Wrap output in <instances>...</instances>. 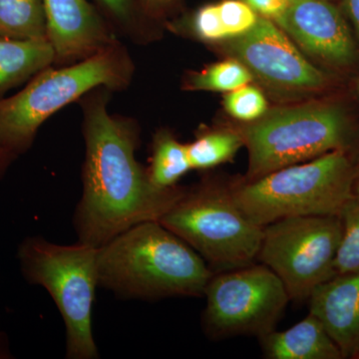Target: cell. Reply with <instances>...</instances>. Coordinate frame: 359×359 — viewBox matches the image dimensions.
<instances>
[{
  "instance_id": "1",
  "label": "cell",
  "mask_w": 359,
  "mask_h": 359,
  "mask_svg": "<svg viewBox=\"0 0 359 359\" xmlns=\"http://www.w3.org/2000/svg\"><path fill=\"white\" fill-rule=\"evenodd\" d=\"M113 92L99 87L82 97L83 192L73 217L78 242L99 248L135 224L160 219L186 188L161 189L137 160L141 129L134 118L108 109Z\"/></svg>"
},
{
  "instance_id": "2",
  "label": "cell",
  "mask_w": 359,
  "mask_h": 359,
  "mask_svg": "<svg viewBox=\"0 0 359 359\" xmlns=\"http://www.w3.org/2000/svg\"><path fill=\"white\" fill-rule=\"evenodd\" d=\"M99 287L122 299L203 297L214 275L202 257L159 221L144 222L97 252Z\"/></svg>"
},
{
  "instance_id": "3",
  "label": "cell",
  "mask_w": 359,
  "mask_h": 359,
  "mask_svg": "<svg viewBox=\"0 0 359 359\" xmlns=\"http://www.w3.org/2000/svg\"><path fill=\"white\" fill-rule=\"evenodd\" d=\"M135 72L133 58L120 40L74 65L45 68L15 95L0 100V147L18 157L25 154L51 116L99 87L126 91Z\"/></svg>"
},
{
  "instance_id": "4",
  "label": "cell",
  "mask_w": 359,
  "mask_h": 359,
  "mask_svg": "<svg viewBox=\"0 0 359 359\" xmlns=\"http://www.w3.org/2000/svg\"><path fill=\"white\" fill-rule=\"evenodd\" d=\"M358 167L346 150L231 185L233 199L254 223L304 216H339L354 198Z\"/></svg>"
},
{
  "instance_id": "5",
  "label": "cell",
  "mask_w": 359,
  "mask_h": 359,
  "mask_svg": "<svg viewBox=\"0 0 359 359\" xmlns=\"http://www.w3.org/2000/svg\"><path fill=\"white\" fill-rule=\"evenodd\" d=\"M98 248L78 242L57 245L39 237L23 240L18 250L21 273L30 285L44 287L66 328V358L97 359L92 309L99 285Z\"/></svg>"
},
{
  "instance_id": "6",
  "label": "cell",
  "mask_w": 359,
  "mask_h": 359,
  "mask_svg": "<svg viewBox=\"0 0 359 359\" xmlns=\"http://www.w3.org/2000/svg\"><path fill=\"white\" fill-rule=\"evenodd\" d=\"M159 222L193 248L215 273L256 263L264 228L243 212L231 186L203 182L186 188Z\"/></svg>"
},
{
  "instance_id": "7",
  "label": "cell",
  "mask_w": 359,
  "mask_h": 359,
  "mask_svg": "<svg viewBox=\"0 0 359 359\" xmlns=\"http://www.w3.org/2000/svg\"><path fill=\"white\" fill-rule=\"evenodd\" d=\"M249 152L243 181H252L282 168L306 162L351 143L346 116L339 106L308 103L266 111L240 130Z\"/></svg>"
},
{
  "instance_id": "8",
  "label": "cell",
  "mask_w": 359,
  "mask_h": 359,
  "mask_svg": "<svg viewBox=\"0 0 359 359\" xmlns=\"http://www.w3.org/2000/svg\"><path fill=\"white\" fill-rule=\"evenodd\" d=\"M203 297V330L214 340L261 339L276 330L290 302L282 280L262 263L214 273Z\"/></svg>"
},
{
  "instance_id": "9",
  "label": "cell",
  "mask_w": 359,
  "mask_h": 359,
  "mask_svg": "<svg viewBox=\"0 0 359 359\" xmlns=\"http://www.w3.org/2000/svg\"><path fill=\"white\" fill-rule=\"evenodd\" d=\"M341 236L340 216L278 219L264 226L257 259L280 278L290 301H309L318 285L335 276Z\"/></svg>"
},
{
  "instance_id": "10",
  "label": "cell",
  "mask_w": 359,
  "mask_h": 359,
  "mask_svg": "<svg viewBox=\"0 0 359 359\" xmlns=\"http://www.w3.org/2000/svg\"><path fill=\"white\" fill-rule=\"evenodd\" d=\"M223 47L252 76L273 88L311 91L327 84L325 73L302 55L282 28L264 16L245 34L224 40Z\"/></svg>"
},
{
  "instance_id": "11",
  "label": "cell",
  "mask_w": 359,
  "mask_h": 359,
  "mask_svg": "<svg viewBox=\"0 0 359 359\" xmlns=\"http://www.w3.org/2000/svg\"><path fill=\"white\" fill-rule=\"evenodd\" d=\"M54 65H74L117 42V33L88 0H43Z\"/></svg>"
},
{
  "instance_id": "12",
  "label": "cell",
  "mask_w": 359,
  "mask_h": 359,
  "mask_svg": "<svg viewBox=\"0 0 359 359\" xmlns=\"http://www.w3.org/2000/svg\"><path fill=\"white\" fill-rule=\"evenodd\" d=\"M275 22L302 49L327 62L347 65L355 58L348 25L330 0H290Z\"/></svg>"
},
{
  "instance_id": "13",
  "label": "cell",
  "mask_w": 359,
  "mask_h": 359,
  "mask_svg": "<svg viewBox=\"0 0 359 359\" xmlns=\"http://www.w3.org/2000/svg\"><path fill=\"white\" fill-rule=\"evenodd\" d=\"M309 313L327 328L344 358L359 355V271L335 276L309 299Z\"/></svg>"
},
{
  "instance_id": "14",
  "label": "cell",
  "mask_w": 359,
  "mask_h": 359,
  "mask_svg": "<svg viewBox=\"0 0 359 359\" xmlns=\"http://www.w3.org/2000/svg\"><path fill=\"white\" fill-rule=\"evenodd\" d=\"M259 339L269 359H342L341 351L327 328L314 314L283 332H273Z\"/></svg>"
},
{
  "instance_id": "15",
  "label": "cell",
  "mask_w": 359,
  "mask_h": 359,
  "mask_svg": "<svg viewBox=\"0 0 359 359\" xmlns=\"http://www.w3.org/2000/svg\"><path fill=\"white\" fill-rule=\"evenodd\" d=\"M51 65H54V52L47 40H20L0 35V100L7 92L27 83Z\"/></svg>"
},
{
  "instance_id": "16",
  "label": "cell",
  "mask_w": 359,
  "mask_h": 359,
  "mask_svg": "<svg viewBox=\"0 0 359 359\" xmlns=\"http://www.w3.org/2000/svg\"><path fill=\"white\" fill-rule=\"evenodd\" d=\"M191 170L187 144L181 143L169 130H158L153 137L148 167L152 183L161 189L173 188Z\"/></svg>"
},
{
  "instance_id": "17",
  "label": "cell",
  "mask_w": 359,
  "mask_h": 359,
  "mask_svg": "<svg viewBox=\"0 0 359 359\" xmlns=\"http://www.w3.org/2000/svg\"><path fill=\"white\" fill-rule=\"evenodd\" d=\"M0 35L47 40L43 0H0Z\"/></svg>"
},
{
  "instance_id": "18",
  "label": "cell",
  "mask_w": 359,
  "mask_h": 359,
  "mask_svg": "<svg viewBox=\"0 0 359 359\" xmlns=\"http://www.w3.org/2000/svg\"><path fill=\"white\" fill-rule=\"evenodd\" d=\"M118 36L134 44H146L155 39V22L142 11L139 0H94Z\"/></svg>"
},
{
  "instance_id": "19",
  "label": "cell",
  "mask_w": 359,
  "mask_h": 359,
  "mask_svg": "<svg viewBox=\"0 0 359 359\" xmlns=\"http://www.w3.org/2000/svg\"><path fill=\"white\" fill-rule=\"evenodd\" d=\"M245 146L240 131L209 130L201 132L187 144L192 170H208L230 162Z\"/></svg>"
},
{
  "instance_id": "20",
  "label": "cell",
  "mask_w": 359,
  "mask_h": 359,
  "mask_svg": "<svg viewBox=\"0 0 359 359\" xmlns=\"http://www.w3.org/2000/svg\"><path fill=\"white\" fill-rule=\"evenodd\" d=\"M252 79L254 76L244 65L231 58L189 73L183 88L189 91L231 92L245 86Z\"/></svg>"
},
{
  "instance_id": "21",
  "label": "cell",
  "mask_w": 359,
  "mask_h": 359,
  "mask_svg": "<svg viewBox=\"0 0 359 359\" xmlns=\"http://www.w3.org/2000/svg\"><path fill=\"white\" fill-rule=\"evenodd\" d=\"M342 236L335 257V276L359 271V200L349 201L340 212Z\"/></svg>"
},
{
  "instance_id": "22",
  "label": "cell",
  "mask_w": 359,
  "mask_h": 359,
  "mask_svg": "<svg viewBox=\"0 0 359 359\" xmlns=\"http://www.w3.org/2000/svg\"><path fill=\"white\" fill-rule=\"evenodd\" d=\"M224 106L231 117L249 123L259 119L268 111V102L261 90L247 85L226 95Z\"/></svg>"
},
{
  "instance_id": "23",
  "label": "cell",
  "mask_w": 359,
  "mask_h": 359,
  "mask_svg": "<svg viewBox=\"0 0 359 359\" xmlns=\"http://www.w3.org/2000/svg\"><path fill=\"white\" fill-rule=\"evenodd\" d=\"M217 4L226 39L245 34L259 20V14L244 0H223Z\"/></svg>"
},
{
  "instance_id": "24",
  "label": "cell",
  "mask_w": 359,
  "mask_h": 359,
  "mask_svg": "<svg viewBox=\"0 0 359 359\" xmlns=\"http://www.w3.org/2000/svg\"><path fill=\"white\" fill-rule=\"evenodd\" d=\"M189 33L204 42H222L226 40L218 4H207L198 9L188 21Z\"/></svg>"
},
{
  "instance_id": "25",
  "label": "cell",
  "mask_w": 359,
  "mask_h": 359,
  "mask_svg": "<svg viewBox=\"0 0 359 359\" xmlns=\"http://www.w3.org/2000/svg\"><path fill=\"white\" fill-rule=\"evenodd\" d=\"M259 16L275 21L287 6V0H244Z\"/></svg>"
},
{
  "instance_id": "26",
  "label": "cell",
  "mask_w": 359,
  "mask_h": 359,
  "mask_svg": "<svg viewBox=\"0 0 359 359\" xmlns=\"http://www.w3.org/2000/svg\"><path fill=\"white\" fill-rule=\"evenodd\" d=\"M175 0H139L142 11L152 21L159 20L163 14L166 13L168 7L171 6Z\"/></svg>"
},
{
  "instance_id": "27",
  "label": "cell",
  "mask_w": 359,
  "mask_h": 359,
  "mask_svg": "<svg viewBox=\"0 0 359 359\" xmlns=\"http://www.w3.org/2000/svg\"><path fill=\"white\" fill-rule=\"evenodd\" d=\"M344 6L359 37V0H344Z\"/></svg>"
},
{
  "instance_id": "28",
  "label": "cell",
  "mask_w": 359,
  "mask_h": 359,
  "mask_svg": "<svg viewBox=\"0 0 359 359\" xmlns=\"http://www.w3.org/2000/svg\"><path fill=\"white\" fill-rule=\"evenodd\" d=\"M18 158V156L14 155L13 153L0 147V180L6 176V172Z\"/></svg>"
},
{
  "instance_id": "29",
  "label": "cell",
  "mask_w": 359,
  "mask_h": 359,
  "mask_svg": "<svg viewBox=\"0 0 359 359\" xmlns=\"http://www.w3.org/2000/svg\"><path fill=\"white\" fill-rule=\"evenodd\" d=\"M13 358L11 353V344L6 332L0 330V359Z\"/></svg>"
},
{
  "instance_id": "30",
  "label": "cell",
  "mask_w": 359,
  "mask_h": 359,
  "mask_svg": "<svg viewBox=\"0 0 359 359\" xmlns=\"http://www.w3.org/2000/svg\"><path fill=\"white\" fill-rule=\"evenodd\" d=\"M354 197L359 200V168L356 173L355 184H354Z\"/></svg>"
},
{
  "instance_id": "31",
  "label": "cell",
  "mask_w": 359,
  "mask_h": 359,
  "mask_svg": "<svg viewBox=\"0 0 359 359\" xmlns=\"http://www.w3.org/2000/svg\"><path fill=\"white\" fill-rule=\"evenodd\" d=\"M356 359H359V355L358 356V358H356Z\"/></svg>"
},
{
  "instance_id": "32",
  "label": "cell",
  "mask_w": 359,
  "mask_h": 359,
  "mask_svg": "<svg viewBox=\"0 0 359 359\" xmlns=\"http://www.w3.org/2000/svg\"><path fill=\"white\" fill-rule=\"evenodd\" d=\"M287 1H290V0H287Z\"/></svg>"
},
{
  "instance_id": "33",
  "label": "cell",
  "mask_w": 359,
  "mask_h": 359,
  "mask_svg": "<svg viewBox=\"0 0 359 359\" xmlns=\"http://www.w3.org/2000/svg\"><path fill=\"white\" fill-rule=\"evenodd\" d=\"M358 90H359V86H358Z\"/></svg>"
}]
</instances>
